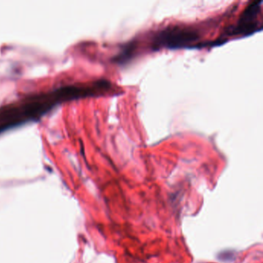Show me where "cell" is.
<instances>
[{
    "instance_id": "6da1fadb",
    "label": "cell",
    "mask_w": 263,
    "mask_h": 263,
    "mask_svg": "<svg viewBox=\"0 0 263 263\" xmlns=\"http://www.w3.org/2000/svg\"><path fill=\"white\" fill-rule=\"evenodd\" d=\"M104 93V87L99 81L87 87H64L51 92L48 95L38 96L27 100L19 106H9L6 109H0V132L9 127H14L20 123L41 116L48 111L60 101L69 98L92 96Z\"/></svg>"
},
{
    "instance_id": "7a4b0ae2",
    "label": "cell",
    "mask_w": 263,
    "mask_h": 263,
    "mask_svg": "<svg viewBox=\"0 0 263 263\" xmlns=\"http://www.w3.org/2000/svg\"><path fill=\"white\" fill-rule=\"evenodd\" d=\"M195 29L183 26H172L158 32L154 36V49H178L189 47V44L199 39Z\"/></svg>"
},
{
    "instance_id": "3957f363",
    "label": "cell",
    "mask_w": 263,
    "mask_h": 263,
    "mask_svg": "<svg viewBox=\"0 0 263 263\" xmlns=\"http://www.w3.org/2000/svg\"><path fill=\"white\" fill-rule=\"evenodd\" d=\"M261 4V1L252 3L241 15L238 24L228 31V34L232 36H248L252 34L254 32H256L258 30V24L255 21V18L259 13Z\"/></svg>"
}]
</instances>
